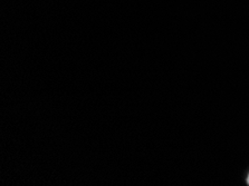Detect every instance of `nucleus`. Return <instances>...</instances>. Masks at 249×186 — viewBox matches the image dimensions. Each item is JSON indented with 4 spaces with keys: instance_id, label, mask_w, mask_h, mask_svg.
<instances>
[{
    "instance_id": "obj_1",
    "label": "nucleus",
    "mask_w": 249,
    "mask_h": 186,
    "mask_svg": "<svg viewBox=\"0 0 249 186\" xmlns=\"http://www.w3.org/2000/svg\"><path fill=\"white\" fill-rule=\"evenodd\" d=\"M246 181H247V184L249 185V174H248V176H247V180H246Z\"/></svg>"
}]
</instances>
